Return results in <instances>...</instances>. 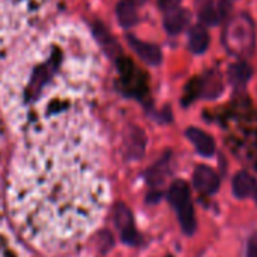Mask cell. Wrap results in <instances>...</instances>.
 <instances>
[{
  "mask_svg": "<svg viewBox=\"0 0 257 257\" xmlns=\"http://www.w3.org/2000/svg\"><path fill=\"white\" fill-rule=\"evenodd\" d=\"M105 193L99 133L89 117L23 140L8 197L17 229L35 245L62 248L86 236Z\"/></svg>",
  "mask_w": 257,
  "mask_h": 257,
  "instance_id": "6da1fadb",
  "label": "cell"
},
{
  "mask_svg": "<svg viewBox=\"0 0 257 257\" xmlns=\"http://www.w3.org/2000/svg\"><path fill=\"white\" fill-rule=\"evenodd\" d=\"M102 77L101 51L80 23L60 21L27 42L0 75V107L23 140L87 119Z\"/></svg>",
  "mask_w": 257,
  "mask_h": 257,
  "instance_id": "7a4b0ae2",
  "label": "cell"
},
{
  "mask_svg": "<svg viewBox=\"0 0 257 257\" xmlns=\"http://www.w3.org/2000/svg\"><path fill=\"white\" fill-rule=\"evenodd\" d=\"M56 0H0V57L32 33Z\"/></svg>",
  "mask_w": 257,
  "mask_h": 257,
  "instance_id": "3957f363",
  "label": "cell"
},
{
  "mask_svg": "<svg viewBox=\"0 0 257 257\" xmlns=\"http://www.w3.org/2000/svg\"><path fill=\"white\" fill-rule=\"evenodd\" d=\"M254 23L247 14H238L229 20L223 30V45L233 56L245 57L254 48Z\"/></svg>",
  "mask_w": 257,
  "mask_h": 257,
  "instance_id": "277c9868",
  "label": "cell"
},
{
  "mask_svg": "<svg viewBox=\"0 0 257 257\" xmlns=\"http://www.w3.org/2000/svg\"><path fill=\"white\" fill-rule=\"evenodd\" d=\"M169 202L178 212V218L184 233L188 236L194 235L197 229V223H196L194 208L191 203L190 187L185 181L178 179L172 184L169 190Z\"/></svg>",
  "mask_w": 257,
  "mask_h": 257,
  "instance_id": "5b68a950",
  "label": "cell"
},
{
  "mask_svg": "<svg viewBox=\"0 0 257 257\" xmlns=\"http://www.w3.org/2000/svg\"><path fill=\"white\" fill-rule=\"evenodd\" d=\"M114 223H116L117 229L120 230L123 242H126L130 245H136L139 242V233L134 227L133 214H131L130 208L125 206L123 203H117L114 208Z\"/></svg>",
  "mask_w": 257,
  "mask_h": 257,
  "instance_id": "8992f818",
  "label": "cell"
},
{
  "mask_svg": "<svg viewBox=\"0 0 257 257\" xmlns=\"http://www.w3.org/2000/svg\"><path fill=\"white\" fill-rule=\"evenodd\" d=\"M193 182L197 191H200L205 196L215 194L220 188V176L208 166H199L194 170Z\"/></svg>",
  "mask_w": 257,
  "mask_h": 257,
  "instance_id": "52a82bcc",
  "label": "cell"
},
{
  "mask_svg": "<svg viewBox=\"0 0 257 257\" xmlns=\"http://www.w3.org/2000/svg\"><path fill=\"white\" fill-rule=\"evenodd\" d=\"M187 137L190 139V142L194 145V148L197 149V152L203 157H212L214 152H215V142L214 139L206 134L205 131L199 130V128H188L185 131Z\"/></svg>",
  "mask_w": 257,
  "mask_h": 257,
  "instance_id": "ba28073f",
  "label": "cell"
},
{
  "mask_svg": "<svg viewBox=\"0 0 257 257\" xmlns=\"http://www.w3.org/2000/svg\"><path fill=\"white\" fill-rule=\"evenodd\" d=\"M229 8H230V3H226L223 0H220L217 3L208 2L200 9V20H202V23H205L208 26H217L221 23V20L224 18Z\"/></svg>",
  "mask_w": 257,
  "mask_h": 257,
  "instance_id": "9c48e42d",
  "label": "cell"
},
{
  "mask_svg": "<svg viewBox=\"0 0 257 257\" xmlns=\"http://www.w3.org/2000/svg\"><path fill=\"white\" fill-rule=\"evenodd\" d=\"M188 21H190V14L187 9H182L181 6L164 12V27L172 35L182 32L187 27Z\"/></svg>",
  "mask_w": 257,
  "mask_h": 257,
  "instance_id": "30bf717a",
  "label": "cell"
},
{
  "mask_svg": "<svg viewBox=\"0 0 257 257\" xmlns=\"http://www.w3.org/2000/svg\"><path fill=\"white\" fill-rule=\"evenodd\" d=\"M257 191L256 179L247 173V172H239L233 178V194L238 199H247L250 196H254Z\"/></svg>",
  "mask_w": 257,
  "mask_h": 257,
  "instance_id": "8fae6325",
  "label": "cell"
},
{
  "mask_svg": "<svg viewBox=\"0 0 257 257\" xmlns=\"http://www.w3.org/2000/svg\"><path fill=\"white\" fill-rule=\"evenodd\" d=\"M130 44L133 45V48L136 50V53L149 65H158L163 59L161 51L157 45L154 44H148L143 41H139L136 38H130Z\"/></svg>",
  "mask_w": 257,
  "mask_h": 257,
  "instance_id": "7c38bea8",
  "label": "cell"
},
{
  "mask_svg": "<svg viewBox=\"0 0 257 257\" xmlns=\"http://www.w3.org/2000/svg\"><path fill=\"white\" fill-rule=\"evenodd\" d=\"M116 14H117V20H119L120 26L125 27V29L133 27L137 23V18H139L134 0H120L117 3Z\"/></svg>",
  "mask_w": 257,
  "mask_h": 257,
  "instance_id": "4fadbf2b",
  "label": "cell"
},
{
  "mask_svg": "<svg viewBox=\"0 0 257 257\" xmlns=\"http://www.w3.org/2000/svg\"><path fill=\"white\" fill-rule=\"evenodd\" d=\"M251 74H253L251 66L244 60L236 62L229 68V80L235 87H244L251 78Z\"/></svg>",
  "mask_w": 257,
  "mask_h": 257,
  "instance_id": "5bb4252c",
  "label": "cell"
},
{
  "mask_svg": "<svg viewBox=\"0 0 257 257\" xmlns=\"http://www.w3.org/2000/svg\"><path fill=\"white\" fill-rule=\"evenodd\" d=\"M208 47H209L208 30L202 24L194 26L190 32V48H191V51L196 54H200V53H205Z\"/></svg>",
  "mask_w": 257,
  "mask_h": 257,
  "instance_id": "9a60e30c",
  "label": "cell"
},
{
  "mask_svg": "<svg viewBox=\"0 0 257 257\" xmlns=\"http://www.w3.org/2000/svg\"><path fill=\"white\" fill-rule=\"evenodd\" d=\"M197 81H199L197 84L199 93L203 95L205 98H217L223 90V84L217 74H208L205 78Z\"/></svg>",
  "mask_w": 257,
  "mask_h": 257,
  "instance_id": "2e32d148",
  "label": "cell"
},
{
  "mask_svg": "<svg viewBox=\"0 0 257 257\" xmlns=\"http://www.w3.org/2000/svg\"><path fill=\"white\" fill-rule=\"evenodd\" d=\"M145 136L140 130L137 128H133L131 133L128 134L126 137V152H128V157L133 158V160H137L143 155L145 152Z\"/></svg>",
  "mask_w": 257,
  "mask_h": 257,
  "instance_id": "e0dca14e",
  "label": "cell"
},
{
  "mask_svg": "<svg viewBox=\"0 0 257 257\" xmlns=\"http://www.w3.org/2000/svg\"><path fill=\"white\" fill-rule=\"evenodd\" d=\"M98 247L101 248L102 253H107L111 247H113V236L110 232H101L99 239H98Z\"/></svg>",
  "mask_w": 257,
  "mask_h": 257,
  "instance_id": "ac0fdd59",
  "label": "cell"
},
{
  "mask_svg": "<svg viewBox=\"0 0 257 257\" xmlns=\"http://www.w3.org/2000/svg\"><path fill=\"white\" fill-rule=\"evenodd\" d=\"M247 257H257V233L251 235L250 239H248Z\"/></svg>",
  "mask_w": 257,
  "mask_h": 257,
  "instance_id": "d6986e66",
  "label": "cell"
},
{
  "mask_svg": "<svg viewBox=\"0 0 257 257\" xmlns=\"http://www.w3.org/2000/svg\"><path fill=\"white\" fill-rule=\"evenodd\" d=\"M179 3H181V0H160V6L163 8V11H164V12H167V11H170V9L178 8V6H179Z\"/></svg>",
  "mask_w": 257,
  "mask_h": 257,
  "instance_id": "ffe728a7",
  "label": "cell"
},
{
  "mask_svg": "<svg viewBox=\"0 0 257 257\" xmlns=\"http://www.w3.org/2000/svg\"><path fill=\"white\" fill-rule=\"evenodd\" d=\"M2 151H3V133H2V123H0V160H2Z\"/></svg>",
  "mask_w": 257,
  "mask_h": 257,
  "instance_id": "44dd1931",
  "label": "cell"
},
{
  "mask_svg": "<svg viewBox=\"0 0 257 257\" xmlns=\"http://www.w3.org/2000/svg\"><path fill=\"white\" fill-rule=\"evenodd\" d=\"M254 197H256V203H257V191H256V194H254Z\"/></svg>",
  "mask_w": 257,
  "mask_h": 257,
  "instance_id": "7402d4cb",
  "label": "cell"
},
{
  "mask_svg": "<svg viewBox=\"0 0 257 257\" xmlns=\"http://www.w3.org/2000/svg\"><path fill=\"white\" fill-rule=\"evenodd\" d=\"M169 257H172V256H169Z\"/></svg>",
  "mask_w": 257,
  "mask_h": 257,
  "instance_id": "603a6c76",
  "label": "cell"
}]
</instances>
